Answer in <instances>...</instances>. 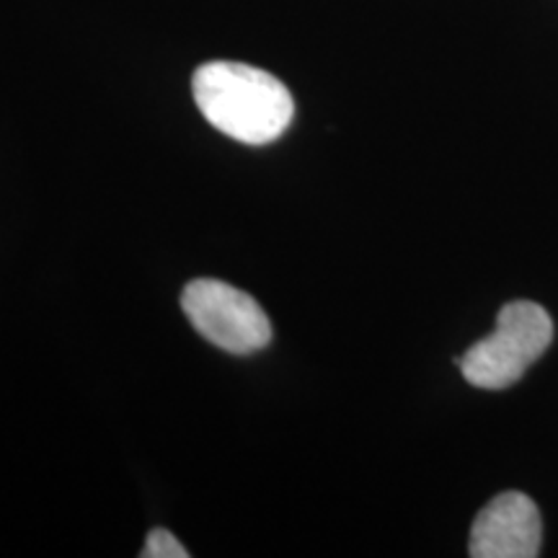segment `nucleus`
<instances>
[{"label":"nucleus","instance_id":"nucleus-1","mask_svg":"<svg viewBox=\"0 0 558 558\" xmlns=\"http://www.w3.org/2000/svg\"><path fill=\"white\" fill-rule=\"evenodd\" d=\"M192 94L215 130L246 145L275 143L295 114L288 86L246 62H205L194 73Z\"/></svg>","mask_w":558,"mask_h":558},{"label":"nucleus","instance_id":"nucleus-2","mask_svg":"<svg viewBox=\"0 0 558 558\" xmlns=\"http://www.w3.org/2000/svg\"><path fill=\"white\" fill-rule=\"evenodd\" d=\"M554 341L548 311L530 300H512L497 316V329L458 360L463 378L476 388L499 390L518 383Z\"/></svg>","mask_w":558,"mask_h":558},{"label":"nucleus","instance_id":"nucleus-3","mask_svg":"<svg viewBox=\"0 0 558 558\" xmlns=\"http://www.w3.org/2000/svg\"><path fill=\"white\" fill-rule=\"evenodd\" d=\"M181 308L209 344L228 354L246 357L271 339V324L262 305L222 279H192L181 292Z\"/></svg>","mask_w":558,"mask_h":558},{"label":"nucleus","instance_id":"nucleus-4","mask_svg":"<svg viewBox=\"0 0 558 558\" xmlns=\"http://www.w3.org/2000/svg\"><path fill=\"white\" fill-rule=\"evenodd\" d=\"M541 512L522 492L494 497L473 520L469 554L473 558H535L541 554Z\"/></svg>","mask_w":558,"mask_h":558},{"label":"nucleus","instance_id":"nucleus-5","mask_svg":"<svg viewBox=\"0 0 558 558\" xmlns=\"http://www.w3.org/2000/svg\"><path fill=\"white\" fill-rule=\"evenodd\" d=\"M143 558H186L190 550L181 546L177 535H171L169 530L163 527H153L145 538V548L140 550Z\"/></svg>","mask_w":558,"mask_h":558}]
</instances>
